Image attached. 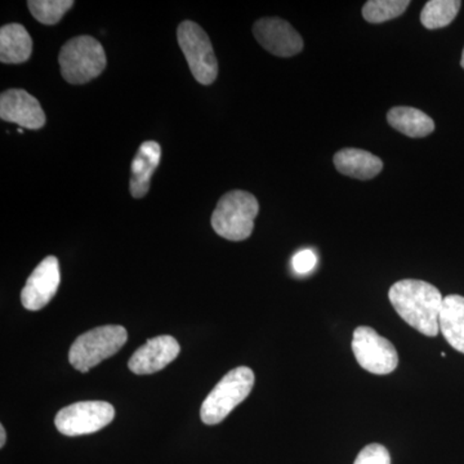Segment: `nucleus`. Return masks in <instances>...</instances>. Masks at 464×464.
I'll use <instances>...</instances> for the list:
<instances>
[{
  "mask_svg": "<svg viewBox=\"0 0 464 464\" xmlns=\"http://www.w3.org/2000/svg\"><path fill=\"white\" fill-rule=\"evenodd\" d=\"M389 298L399 316L415 331L427 337L439 334L444 297L432 284L422 280H401L391 286Z\"/></svg>",
  "mask_w": 464,
  "mask_h": 464,
  "instance_id": "nucleus-1",
  "label": "nucleus"
},
{
  "mask_svg": "<svg viewBox=\"0 0 464 464\" xmlns=\"http://www.w3.org/2000/svg\"><path fill=\"white\" fill-rule=\"evenodd\" d=\"M258 210V201L249 192H227L219 199L213 212L212 227L226 240L248 239L255 230V219Z\"/></svg>",
  "mask_w": 464,
  "mask_h": 464,
  "instance_id": "nucleus-2",
  "label": "nucleus"
},
{
  "mask_svg": "<svg viewBox=\"0 0 464 464\" xmlns=\"http://www.w3.org/2000/svg\"><path fill=\"white\" fill-rule=\"evenodd\" d=\"M61 74L70 84H85L93 81L106 67V53L93 36L81 35L70 39L60 52Z\"/></svg>",
  "mask_w": 464,
  "mask_h": 464,
  "instance_id": "nucleus-3",
  "label": "nucleus"
},
{
  "mask_svg": "<svg viewBox=\"0 0 464 464\" xmlns=\"http://www.w3.org/2000/svg\"><path fill=\"white\" fill-rule=\"evenodd\" d=\"M255 373L248 366L232 369L204 400L200 417L206 424H218L241 404L255 386Z\"/></svg>",
  "mask_w": 464,
  "mask_h": 464,
  "instance_id": "nucleus-4",
  "label": "nucleus"
},
{
  "mask_svg": "<svg viewBox=\"0 0 464 464\" xmlns=\"http://www.w3.org/2000/svg\"><path fill=\"white\" fill-rule=\"evenodd\" d=\"M128 333L121 325H103L76 338L69 353L70 364L87 373L103 360L114 356L127 343Z\"/></svg>",
  "mask_w": 464,
  "mask_h": 464,
  "instance_id": "nucleus-5",
  "label": "nucleus"
},
{
  "mask_svg": "<svg viewBox=\"0 0 464 464\" xmlns=\"http://www.w3.org/2000/svg\"><path fill=\"white\" fill-rule=\"evenodd\" d=\"M177 41L194 78L203 85L215 83L218 63L209 36L203 27L192 21H183L177 30Z\"/></svg>",
  "mask_w": 464,
  "mask_h": 464,
  "instance_id": "nucleus-6",
  "label": "nucleus"
},
{
  "mask_svg": "<svg viewBox=\"0 0 464 464\" xmlns=\"http://www.w3.org/2000/svg\"><path fill=\"white\" fill-rule=\"evenodd\" d=\"M353 351L357 362L369 373L386 375L399 365L395 346L371 326H359L353 332Z\"/></svg>",
  "mask_w": 464,
  "mask_h": 464,
  "instance_id": "nucleus-7",
  "label": "nucleus"
},
{
  "mask_svg": "<svg viewBox=\"0 0 464 464\" xmlns=\"http://www.w3.org/2000/svg\"><path fill=\"white\" fill-rule=\"evenodd\" d=\"M114 406L106 401H82L61 409L54 424L66 436H82L100 431L112 422Z\"/></svg>",
  "mask_w": 464,
  "mask_h": 464,
  "instance_id": "nucleus-8",
  "label": "nucleus"
},
{
  "mask_svg": "<svg viewBox=\"0 0 464 464\" xmlns=\"http://www.w3.org/2000/svg\"><path fill=\"white\" fill-rule=\"evenodd\" d=\"M256 39L266 51L277 57H292L304 50V39L282 18H261L253 26Z\"/></svg>",
  "mask_w": 464,
  "mask_h": 464,
  "instance_id": "nucleus-9",
  "label": "nucleus"
},
{
  "mask_svg": "<svg viewBox=\"0 0 464 464\" xmlns=\"http://www.w3.org/2000/svg\"><path fill=\"white\" fill-rule=\"evenodd\" d=\"M61 275L58 259L50 256L43 259L33 271L21 292L24 307L30 311L42 310L50 304L60 286Z\"/></svg>",
  "mask_w": 464,
  "mask_h": 464,
  "instance_id": "nucleus-10",
  "label": "nucleus"
},
{
  "mask_svg": "<svg viewBox=\"0 0 464 464\" xmlns=\"http://www.w3.org/2000/svg\"><path fill=\"white\" fill-rule=\"evenodd\" d=\"M2 121L20 125L26 130H41L45 124V114L41 103L24 90H8L0 96Z\"/></svg>",
  "mask_w": 464,
  "mask_h": 464,
  "instance_id": "nucleus-11",
  "label": "nucleus"
},
{
  "mask_svg": "<svg viewBox=\"0 0 464 464\" xmlns=\"http://www.w3.org/2000/svg\"><path fill=\"white\" fill-rule=\"evenodd\" d=\"M179 342L170 335H159L146 342L130 357L128 366L134 374H154L163 371L179 355Z\"/></svg>",
  "mask_w": 464,
  "mask_h": 464,
  "instance_id": "nucleus-12",
  "label": "nucleus"
},
{
  "mask_svg": "<svg viewBox=\"0 0 464 464\" xmlns=\"http://www.w3.org/2000/svg\"><path fill=\"white\" fill-rule=\"evenodd\" d=\"M161 148L158 142L146 141L140 146L132 161L130 177V194L136 199H141L148 194L152 174L160 164Z\"/></svg>",
  "mask_w": 464,
  "mask_h": 464,
  "instance_id": "nucleus-13",
  "label": "nucleus"
},
{
  "mask_svg": "<svg viewBox=\"0 0 464 464\" xmlns=\"http://www.w3.org/2000/svg\"><path fill=\"white\" fill-rule=\"evenodd\" d=\"M338 172L356 179H372L383 169L380 158L360 149H343L334 155Z\"/></svg>",
  "mask_w": 464,
  "mask_h": 464,
  "instance_id": "nucleus-14",
  "label": "nucleus"
},
{
  "mask_svg": "<svg viewBox=\"0 0 464 464\" xmlns=\"http://www.w3.org/2000/svg\"><path fill=\"white\" fill-rule=\"evenodd\" d=\"M440 332L454 350L464 353V297L450 295L444 297L440 314Z\"/></svg>",
  "mask_w": 464,
  "mask_h": 464,
  "instance_id": "nucleus-15",
  "label": "nucleus"
},
{
  "mask_svg": "<svg viewBox=\"0 0 464 464\" xmlns=\"http://www.w3.org/2000/svg\"><path fill=\"white\" fill-rule=\"evenodd\" d=\"M33 52L32 36L20 24H9L0 29V61L3 63H23Z\"/></svg>",
  "mask_w": 464,
  "mask_h": 464,
  "instance_id": "nucleus-16",
  "label": "nucleus"
},
{
  "mask_svg": "<svg viewBox=\"0 0 464 464\" xmlns=\"http://www.w3.org/2000/svg\"><path fill=\"white\" fill-rule=\"evenodd\" d=\"M387 121L391 127L411 139H422L435 130V123L426 112L408 106L391 109Z\"/></svg>",
  "mask_w": 464,
  "mask_h": 464,
  "instance_id": "nucleus-17",
  "label": "nucleus"
},
{
  "mask_svg": "<svg viewBox=\"0 0 464 464\" xmlns=\"http://www.w3.org/2000/svg\"><path fill=\"white\" fill-rule=\"evenodd\" d=\"M460 7L459 0H431L424 5L420 23L426 29H441L453 23Z\"/></svg>",
  "mask_w": 464,
  "mask_h": 464,
  "instance_id": "nucleus-18",
  "label": "nucleus"
},
{
  "mask_svg": "<svg viewBox=\"0 0 464 464\" xmlns=\"http://www.w3.org/2000/svg\"><path fill=\"white\" fill-rule=\"evenodd\" d=\"M408 0H371L362 7V17L371 24H382L401 16L409 7Z\"/></svg>",
  "mask_w": 464,
  "mask_h": 464,
  "instance_id": "nucleus-19",
  "label": "nucleus"
},
{
  "mask_svg": "<svg viewBox=\"0 0 464 464\" xmlns=\"http://www.w3.org/2000/svg\"><path fill=\"white\" fill-rule=\"evenodd\" d=\"M34 18L43 25H56L63 14L72 8V0H29L27 2Z\"/></svg>",
  "mask_w": 464,
  "mask_h": 464,
  "instance_id": "nucleus-20",
  "label": "nucleus"
},
{
  "mask_svg": "<svg viewBox=\"0 0 464 464\" xmlns=\"http://www.w3.org/2000/svg\"><path fill=\"white\" fill-rule=\"evenodd\" d=\"M353 464H391V456L383 445L371 444L360 451Z\"/></svg>",
  "mask_w": 464,
  "mask_h": 464,
  "instance_id": "nucleus-21",
  "label": "nucleus"
},
{
  "mask_svg": "<svg viewBox=\"0 0 464 464\" xmlns=\"http://www.w3.org/2000/svg\"><path fill=\"white\" fill-rule=\"evenodd\" d=\"M317 257L311 249H304L292 259L293 270L299 275L310 274L316 267Z\"/></svg>",
  "mask_w": 464,
  "mask_h": 464,
  "instance_id": "nucleus-22",
  "label": "nucleus"
},
{
  "mask_svg": "<svg viewBox=\"0 0 464 464\" xmlns=\"http://www.w3.org/2000/svg\"><path fill=\"white\" fill-rule=\"evenodd\" d=\"M5 440H7V433H5V427L0 426V447H5Z\"/></svg>",
  "mask_w": 464,
  "mask_h": 464,
  "instance_id": "nucleus-23",
  "label": "nucleus"
},
{
  "mask_svg": "<svg viewBox=\"0 0 464 464\" xmlns=\"http://www.w3.org/2000/svg\"><path fill=\"white\" fill-rule=\"evenodd\" d=\"M460 65H462V67L464 69V50H463V53H462V58H460Z\"/></svg>",
  "mask_w": 464,
  "mask_h": 464,
  "instance_id": "nucleus-24",
  "label": "nucleus"
}]
</instances>
